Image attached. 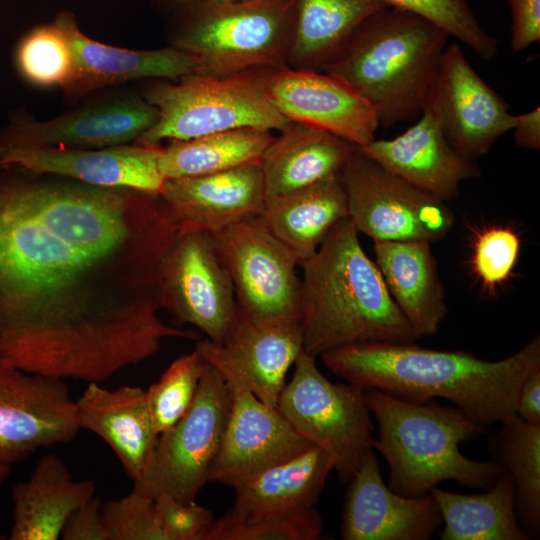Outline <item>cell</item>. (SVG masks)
<instances>
[{"mask_svg":"<svg viewBox=\"0 0 540 540\" xmlns=\"http://www.w3.org/2000/svg\"><path fill=\"white\" fill-rule=\"evenodd\" d=\"M159 193L0 168V358L103 382L192 330L159 317L158 275L178 236Z\"/></svg>","mask_w":540,"mask_h":540,"instance_id":"cell-1","label":"cell"},{"mask_svg":"<svg viewBox=\"0 0 540 540\" xmlns=\"http://www.w3.org/2000/svg\"><path fill=\"white\" fill-rule=\"evenodd\" d=\"M320 356L329 371L362 390L374 388L414 402L443 398L487 427L515 414L522 382L540 369V336L496 361L414 342L355 343Z\"/></svg>","mask_w":540,"mask_h":540,"instance_id":"cell-2","label":"cell"},{"mask_svg":"<svg viewBox=\"0 0 540 540\" xmlns=\"http://www.w3.org/2000/svg\"><path fill=\"white\" fill-rule=\"evenodd\" d=\"M358 234L349 218L339 221L301 265L303 351L314 357L349 344L416 340Z\"/></svg>","mask_w":540,"mask_h":540,"instance_id":"cell-3","label":"cell"},{"mask_svg":"<svg viewBox=\"0 0 540 540\" xmlns=\"http://www.w3.org/2000/svg\"><path fill=\"white\" fill-rule=\"evenodd\" d=\"M449 38L426 17L387 6L366 18L321 72L352 89L390 127L421 114Z\"/></svg>","mask_w":540,"mask_h":540,"instance_id":"cell-4","label":"cell"},{"mask_svg":"<svg viewBox=\"0 0 540 540\" xmlns=\"http://www.w3.org/2000/svg\"><path fill=\"white\" fill-rule=\"evenodd\" d=\"M378 426L372 448L387 461L388 487L419 497L443 481L474 489H489L507 470L496 461H476L459 449L463 442L487 433V428L456 406L414 402L378 389L364 390Z\"/></svg>","mask_w":540,"mask_h":540,"instance_id":"cell-5","label":"cell"},{"mask_svg":"<svg viewBox=\"0 0 540 540\" xmlns=\"http://www.w3.org/2000/svg\"><path fill=\"white\" fill-rule=\"evenodd\" d=\"M168 16V43L196 59V75L287 66L295 0H203Z\"/></svg>","mask_w":540,"mask_h":540,"instance_id":"cell-6","label":"cell"},{"mask_svg":"<svg viewBox=\"0 0 540 540\" xmlns=\"http://www.w3.org/2000/svg\"><path fill=\"white\" fill-rule=\"evenodd\" d=\"M276 69L259 67L226 76L191 75L145 86L142 96L158 110L157 122L136 142L188 140L251 127L281 131L291 121L271 104L267 83Z\"/></svg>","mask_w":540,"mask_h":540,"instance_id":"cell-7","label":"cell"},{"mask_svg":"<svg viewBox=\"0 0 540 540\" xmlns=\"http://www.w3.org/2000/svg\"><path fill=\"white\" fill-rule=\"evenodd\" d=\"M277 408L294 430L333 460L339 480L348 483L373 449L374 424L364 390L327 379L316 357L302 352Z\"/></svg>","mask_w":540,"mask_h":540,"instance_id":"cell-8","label":"cell"},{"mask_svg":"<svg viewBox=\"0 0 540 540\" xmlns=\"http://www.w3.org/2000/svg\"><path fill=\"white\" fill-rule=\"evenodd\" d=\"M230 405L231 392L225 379L204 360L192 404L171 428L158 436L152 460L142 477L133 482V491L153 500L168 494L184 503L194 502L209 482V470L222 442Z\"/></svg>","mask_w":540,"mask_h":540,"instance_id":"cell-9","label":"cell"},{"mask_svg":"<svg viewBox=\"0 0 540 540\" xmlns=\"http://www.w3.org/2000/svg\"><path fill=\"white\" fill-rule=\"evenodd\" d=\"M349 219L373 241L442 239L454 215L445 202L389 172L359 147L339 175Z\"/></svg>","mask_w":540,"mask_h":540,"instance_id":"cell-10","label":"cell"},{"mask_svg":"<svg viewBox=\"0 0 540 540\" xmlns=\"http://www.w3.org/2000/svg\"><path fill=\"white\" fill-rule=\"evenodd\" d=\"M210 234L231 279L241 316L258 321L300 319L297 268L302 261L259 215Z\"/></svg>","mask_w":540,"mask_h":540,"instance_id":"cell-11","label":"cell"},{"mask_svg":"<svg viewBox=\"0 0 540 540\" xmlns=\"http://www.w3.org/2000/svg\"><path fill=\"white\" fill-rule=\"evenodd\" d=\"M158 298L181 324L220 343L238 319L233 285L210 233H179L158 275Z\"/></svg>","mask_w":540,"mask_h":540,"instance_id":"cell-12","label":"cell"},{"mask_svg":"<svg viewBox=\"0 0 540 540\" xmlns=\"http://www.w3.org/2000/svg\"><path fill=\"white\" fill-rule=\"evenodd\" d=\"M79 430L65 380L23 371L0 358V464L68 443Z\"/></svg>","mask_w":540,"mask_h":540,"instance_id":"cell-13","label":"cell"},{"mask_svg":"<svg viewBox=\"0 0 540 540\" xmlns=\"http://www.w3.org/2000/svg\"><path fill=\"white\" fill-rule=\"evenodd\" d=\"M212 366L230 389L231 405L208 481L234 487L312 445L294 430L277 407L261 401L235 370L224 365Z\"/></svg>","mask_w":540,"mask_h":540,"instance_id":"cell-14","label":"cell"},{"mask_svg":"<svg viewBox=\"0 0 540 540\" xmlns=\"http://www.w3.org/2000/svg\"><path fill=\"white\" fill-rule=\"evenodd\" d=\"M158 120V110L139 92L97 95L46 121H17L0 131V148L97 149L130 144Z\"/></svg>","mask_w":540,"mask_h":540,"instance_id":"cell-15","label":"cell"},{"mask_svg":"<svg viewBox=\"0 0 540 540\" xmlns=\"http://www.w3.org/2000/svg\"><path fill=\"white\" fill-rule=\"evenodd\" d=\"M430 100L447 141L469 160L484 156L512 129L509 104L480 77L458 43L444 51Z\"/></svg>","mask_w":540,"mask_h":540,"instance_id":"cell-16","label":"cell"},{"mask_svg":"<svg viewBox=\"0 0 540 540\" xmlns=\"http://www.w3.org/2000/svg\"><path fill=\"white\" fill-rule=\"evenodd\" d=\"M212 365L235 370L264 403L277 407L286 375L303 350L301 320H251L239 314L220 342L197 339L194 348Z\"/></svg>","mask_w":540,"mask_h":540,"instance_id":"cell-17","label":"cell"},{"mask_svg":"<svg viewBox=\"0 0 540 540\" xmlns=\"http://www.w3.org/2000/svg\"><path fill=\"white\" fill-rule=\"evenodd\" d=\"M341 538L344 540H427L442 524L434 497H407L384 482L371 449L348 482Z\"/></svg>","mask_w":540,"mask_h":540,"instance_id":"cell-18","label":"cell"},{"mask_svg":"<svg viewBox=\"0 0 540 540\" xmlns=\"http://www.w3.org/2000/svg\"><path fill=\"white\" fill-rule=\"evenodd\" d=\"M53 22L63 32L72 55V73L62 88L67 101L80 100L91 92L144 78L178 81L198 74L196 59L170 45L153 50L114 47L89 38L68 11Z\"/></svg>","mask_w":540,"mask_h":540,"instance_id":"cell-19","label":"cell"},{"mask_svg":"<svg viewBox=\"0 0 540 540\" xmlns=\"http://www.w3.org/2000/svg\"><path fill=\"white\" fill-rule=\"evenodd\" d=\"M267 96L285 118L362 147L379 127L373 108L338 79L319 71L283 67L268 80Z\"/></svg>","mask_w":540,"mask_h":540,"instance_id":"cell-20","label":"cell"},{"mask_svg":"<svg viewBox=\"0 0 540 540\" xmlns=\"http://www.w3.org/2000/svg\"><path fill=\"white\" fill-rule=\"evenodd\" d=\"M359 149L389 172L443 202L458 195L462 182L481 175L476 162L460 155L447 141L430 97L415 124L402 134L374 139Z\"/></svg>","mask_w":540,"mask_h":540,"instance_id":"cell-21","label":"cell"},{"mask_svg":"<svg viewBox=\"0 0 540 540\" xmlns=\"http://www.w3.org/2000/svg\"><path fill=\"white\" fill-rule=\"evenodd\" d=\"M160 151L158 145L137 143L97 149L0 148V168L15 166L96 186L159 193L165 181L158 167Z\"/></svg>","mask_w":540,"mask_h":540,"instance_id":"cell-22","label":"cell"},{"mask_svg":"<svg viewBox=\"0 0 540 540\" xmlns=\"http://www.w3.org/2000/svg\"><path fill=\"white\" fill-rule=\"evenodd\" d=\"M159 195L179 233H213L251 216L265 204L260 162L222 172L165 180Z\"/></svg>","mask_w":540,"mask_h":540,"instance_id":"cell-23","label":"cell"},{"mask_svg":"<svg viewBox=\"0 0 540 540\" xmlns=\"http://www.w3.org/2000/svg\"><path fill=\"white\" fill-rule=\"evenodd\" d=\"M80 429L102 438L120 460L133 482L148 468L158 440L149 412L145 391L121 386L106 389L89 382L75 400Z\"/></svg>","mask_w":540,"mask_h":540,"instance_id":"cell-24","label":"cell"},{"mask_svg":"<svg viewBox=\"0 0 540 540\" xmlns=\"http://www.w3.org/2000/svg\"><path fill=\"white\" fill-rule=\"evenodd\" d=\"M358 147L322 129L290 122L261 160L265 200L338 177Z\"/></svg>","mask_w":540,"mask_h":540,"instance_id":"cell-25","label":"cell"},{"mask_svg":"<svg viewBox=\"0 0 540 540\" xmlns=\"http://www.w3.org/2000/svg\"><path fill=\"white\" fill-rule=\"evenodd\" d=\"M431 243L373 241L375 264L416 339L437 333L448 307Z\"/></svg>","mask_w":540,"mask_h":540,"instance_id":"cell-26","label":"cell"},{"mask_svg":"<svg viewBox=\"0 0 540 540\" xmlns=\"http://www.w3.org/2000/svg\"><path fill=\"white\" fill-rule=\"evenodd\" d=\"M95 493L92 479L73 480L53 453L43 456L26 481L13 485L11 540H57L72 513Z\"/></svg>","mask_w":540,"mask_h":540,"instance_id":"cell-27","label":"cell"},{"mask_svg":"<svg viewBox=\"0 0 540 540\" xmlns=\"http://www.w3.org/2000/svg\"><path fill=\"white\" fill-rule=\"evenodd\" d=\"M333 469L330 455L311 445L237 483L229 512L253 517L315 507Z\"/></svg>","mask_w":540,"mask_h":540,"instance_id":"cell-28","label":"cell"},{"mask_svg":"<svg viewBox=\"0 0 540 540\" xmlns=\"http://www.w3.org/2000/svg\"><path fill=\"white\" fill-rule=\"evenodd\" d=\"M259 217L303 263L317 252L332 227L349 217L348 202L338 176L265 200Z\"/></svg>","mask_w":540,"mask_h":540,"instance_id":"cell-29","label":"cell"},{"mask_svg":"<svg viewBox=\"0 0 540 540\" xmlns=\"http://www.w3.org/2000/svg\"><path fill=\"white\" fill-rule=\"evenodd\" d=\"M385 7L380 0H295L287 67L321 72L354 30Z\"/></svg>","mask_w":540,"mask_h":540,"instance_id":"cell-30","label":"cell"},{"mask_svg":"<svg viewBox=\"0 0 540 540\" xmlns=\"http://www.w3.org/2000/svg\"><path fill=\"white\" fill-rule=\"evenodd\" d=\"M442 516L441 540H527L519 525L515 486L505 472L484 493L460 494L433 487L429 492Z\"/></svg>","mask_w":540,"mask_h":540,"instance_id":"cell-31","label":"cell"},{"mask_svg":"<svg viewBox=\"0 0 540 540\" xmlns=\"http://www.w3.org/2000/svg\"><path fill=\"white\" fill-rule=\"evenodd\" d=\"M269 130L251 127L226 130L188 140L170 141L158 156L164 180L226 171L260 162L273 139Z\"/></svg>","mask_w":540,"mask_h":540,"instance_id":"cell-32","label":"cell"},{"mask_svg":"<svg viewBox=\"0 0 540 540\" xmlns=\"http://www.w3.org/2000/svg\"><path fill=\"white\" fill-rule=\"evenodd\" d=\"M494 461L505 467L515 486L516 514L530 535L540 532V424L513 414L489 435Z\"/></svg>","mask_w":540,"mask_h":540,"instance_id":"cell-33","label":"cell"},{"mask_svg":"<svg viewBox=\"0 0 540 540\" xmlns=\"http://www.w3.org/2000/svg\"><path fill=\"white\" fill-rule=\"evenodd\" d=\"M470 274L487 297L495 296L514 277L522 237L510 223H488L470 231Z\"/></svg>","mask_w":540,"mask_h":540,"instance_id":"cell-34","label":"cell"},{"mask_svg":"<svg viewBox=\"0 0 540 540\" xmlns=\"http://www.w3.org/2000/svg\"><path fill=\"white\" fill-rule=\"evenodd\" d=\"M323 521L315 507L239 517L229 511L215 520L205 540H318Z\"/></svg>","mask_w":540,"mask_h":540,"instance_id":"cell-35","label":"cell"},{"mask_svg":"<svg viewBox=\"0 0 540 540\" xmlns=\"http://www.w3.org/2000/svg\"><path fill=\"white\" fill-rule=\"evenodd\" d=\"M204 369V360L194 349L176 358L159 380L145 391L158 436L171 428L192 404Z\"/></svg>","mask_w":540,"mask_h":540,"instance_id":"cell-36","label":"cell"},{"mask_svg":"<svg viewBox=\"0 0 540 540\" xmlns=\"http://www.w3.org/2000/svg\"><path fill=\"white\" fill-rule=\"evenodd\" d=\"M16 61L21 75L37 86L63 88L71 77V50L53 21L34 27L22 38Z\"/></svg>","mask_w":540,"mask_h":540,"instance_id":"cell-37","label":"cell"},{"mask_svg":"<svg viewBox=\"0 0 540 540\" xmlns=\"http://www.w3.org/2000/svg\"><path fill=\"white\" fill-rule=\"evenodd\" d=\"M380 1L388 7L426 17L485 61L494 58L498 52L497 39L483 29L467 0Z\"/></svg>","mask_w":540,"mask_h":540,"instance_id":"cell-38","label":"cell"},{"mask_svg":"<svg viewBox=\"0 0 540 540\" xmlns=\"http://www.w3.org/2000/svg\"><path fill=\"white\" fill-rule=\"evenodd\" d=\"M102 515L110 540H169L154 500L133 490L102 504Z\"/></svg>","mask_w":540,"mask_h":540,"instance_id":"cell-39","label":"cell"},{"mask_svg":"<svg viewBox=\"0 0 540 540\" xmlns=\"http://www.w3.org/2000/svg\"><path fill=\"white\" fill-rule=\"evenodd\" d=\"M154 502L169 540H205L215 521L211 510L195 501L184 503L168 494H160Z\"/></svg>","mask_w":540,"mask_h":540,"instance_id":"cell-40","label":"cell"},{"mask_svg":"<svg viewBox=\"0 0 540 540\" xmlns=\"http://www.w3.org/2000/svg\"><path fill=\"white\" fill-rule=\"evenodd\" d=\"M61 538L64 540H110L102 515L100 497L93 495L72 513L63 528Z\"/></svg>","mask_w":540,"mask_h":540,"instance_id":"cell-41","label":"cell"},{"mask_svg":"<svg viewBox=\"0 0 540 540\" xmlns=\"http://www.w3.org/2000/svg\"><path fill=\"white\" fill-rule=\"evenodd\" d=\"M512 17L510 46L521 52L540 41V0H508Z\"/></svg>","mask_w":540,"mask_h":540,"instance_id":"cell-42","label":"cell"},{"mask_svg":"<svg viewBox=\"0 0 540 540\" xmlns=\"http://www.w3.org/2000/svg\"><path fill=\"white\" fill-rule=\"evenodd\" d=\"M515 414L530 424H540V369L522 382L515 405Z\"/></svg>","mask_w":540,"mask_h":540,"instance_id":"cell-43","label":"cell"},{"mask_svg":"<svg viewBox=\"0 0 540 540\" xmlns=\"http://www.w3.org/2000/svg\"><path fill=\"white\" fill-rule=\"evenodd\" d=\"M514 141L517 146L527 150L540 149V108L514 115L513 126Z\"/></svg>","mask_w":540,"mask_h":540,"instance_id":"cell-44","label":"cell"},{"mask_svg":"<svg viewBox=\"0 0 540 540\" xmlns=\"http://www.w3.org/2000/svg\"><path fill=\"white\" fill-rule=\"evenodd\" d=\"M196 1L203 0H150V3L155 11L168 16L176 9Z\"/></svg>","mask_w":540,"mask_h":540,"instance_id":"cell-45","label":"cell"},{"mask_svg":"<svg viewBox=\"0 0 540 540\" xmlns=\"http://www.w3.org/2000/svg\"><path fill=\"white\" fill-rule=\"evenodd\" d=\"M11 472L10 465L0 464V485L5 482Z\"/></svg>","mask_w":540,"mask_h":540,"instance_id":"cell-46","label":"cell"},{"mask_svg":"<svg viewBox=\"0 0 540 540\" xmlns=\"http://www.w3.org/2000/svg\"><path fill=\"white\" fill-rule=\"evenodd\" d=\"M4 539H6V537L0 533V540H4Z\"/></svg>","mask_w":540,"mask_h":540,"instance_id":"cell-47","label":"cell"}]
</instances>
